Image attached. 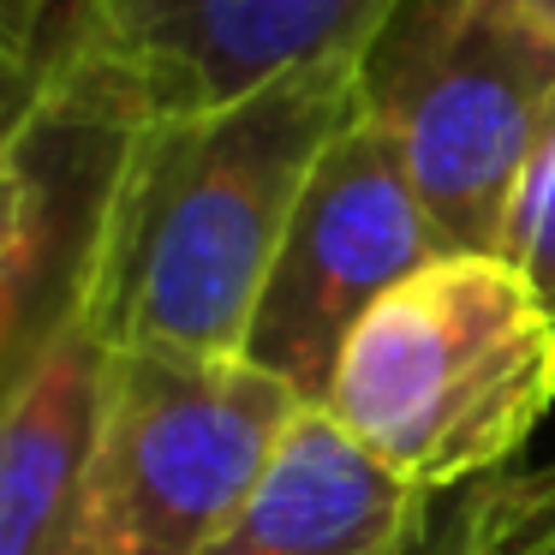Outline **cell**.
Wrapping results in <instances>:
<instances>
[{"label": "cell", "mask_w": 555, "mask_h": 555, "mask_svg": "<svg viewBox=\"0 0 555 555\" xmlns=\"http://www.w3.org/2000/svg\"><path fill=\"white\" fill-rule=\"evenodd\" d=\"M364 114L395 138L442 251H495L555 120V37L514 0H395L364 49Z\"/></svg>", "instance_id": "4"}, {"label": "cell", "mask_w": 555, "mask_h": 555, "mask_svg": "<svg viewBox=\"0 0 555 555\" xmlns=\"http://www.w3.org/2000/svg\"><path fill=\"white\" fill-rule=\"evenodd\" d=\"M430 502L311 406L257 495L197 555H406Z\"/></svg>", "instance_id": "7"}, {"label": "cell", "mask_w": 555, "mask_h": 555, "mask_svg": "<svg viewBox=\"0 0 555 555\" xmlns=\"http://www.w3.org/2000/svg\"><path fill=\"white\" fill-rule=\"evenodd\" d=\"M514 7H519L526 18H538V25L555 37V0H514Z\"/></svg>", "instance_id": "14"}, {"label": "cell", "mask_w": 555, "mask_h": 555, "mask_svg": "<svg viewBox=\"0 0 555 555\" xmlns=\"http://www.w3.org/2000/svg\"><path fill=\"white\" fill-rule=\"evenodd\" d=\"M550 478H555V466H550Z\"/></svg>", "instance_id": "15"}, {"label": "cell", "mask_w": 555, "mask_h": 555, "mask_svg": "<svg viewBox=\"0 0 555 555\" xmlns=\"http://www.w3.org/2000/svg\"><path fill=\"white\" fill-rule=\"evenodd\" d=\"M502 555H555V478L543 472H514L507 483V538Z\"/></svg>", "instance_id": "11"}, {"label": "cell", "mask_w": 555, "mask_h": 555, "mask_svg": "<svg viewBox=\"0 0 555 555\" xmlns=\"http://www.w3.org/2000/svg\"><path fill=\"white\" fill-rule=\"evenodd\" d=\"M61 7L66 0H0V66H37V73H49Z\"/></svg>", "instance_id": "12"}, {"label": "cell", "mask_w": 555, "mask_h": 555, "mask_svg": "<svg viewBox=\"0 0 555 555\" xmlns=\"http://www.w3.org/2000/svg\"><path fill=\"white\" fill-rule=\"evenodd\" d=\"M555 406V317L495 251H442L340 352L317 412L418 495L519 466Z\"/></svg>", "instance_id": "2"}, {"label": "cell", "mask_w": 555, "mask_h": 555, "mask_svg": "<svg viewBox=\"0 0 555 555\" xmlns=\"http://www.w3.org/2000/svg\"><path fill=\"white\" fill-rule=\"evenodd\" d=\"M364 49L299 66L228 108L114 132L73 281L102 347L245 352L311 168L364 108Z\"/></svg>", "instance_id": "1"}, {"label": "cell", "mask_w": 555, "mask_h": 555, "mask_svg": "<svg viewBox=\"0 0 555 555\" xmlns=\"http://www.w3.org/2000/svg\"><path fill=\"white\" fill-rule=\"evenodd\" d=\"M495 257H502V263L543 299V311L555 317V120L526 162V180H519L514 204H507Z\"/></svg>", "instance_id": "9"}, {"label": "cell", "mask_w": 555, "mask_h": 555, "mask_svg": "<svg viewBox=\"0 0 555 555\" xmlns=\"http://www.w3.org/2000/svg\"><path fill=\"white\" fill-rule=\"evenodd\" d=\"M514 472L483 478V483L454 490V495H436L430 519H424V531L412 538L406 555H502V538H507V483H514Z\"/></svg>", "instance_id": "10"}, {"label": "cell", "mask_w": 555, "mask_h": 555, "mask_svg": "<svg viewBox=\"0 0 555 555\" xmlns=\"http://www.w3.org/2000/svg\"><path fill=\"white\" fill-rule=\"evenodd\" d=\"M388 13L395 0H66L49 96L102 132L209 114L364 49Z\"/></svg>", "instance_id": "5"}, {"label": "cell", "mask_w": 555, "mask_h": 555, "mask_svg": "<svg viewBox=\"0 0 555 555\" xmlns=\"http://www.w3.org/2000/svg\"><path fill=\"white\" fill-rule=\"evenodd\" d=\"M102 335L78 299L0 388V555H61L66 502L96 418Z\"/></svg>", "instance_id": "8"}, {"label": "cell", "mask_w": 555, "mask_h": 555, "mask_svg": "<svg viewBox=\"0 0 555 555\" xmlns=\"http://www.w3.org/2000/svg\"><path fill=\"white\" fill-rule=\"evenodd\" d=\"M430 257H442V240L418 204V185L395 138L359 108L311 168L240 359L287 383L305 406H323L352 328Z\"/></svg>", "instance_id": "6"}, {"label": "cell", "mask_w": 555, "mask_h": 555, "mask_svg": "<svg viewBox=\"0 0 555 555\" xmlns=\"http://www.w3.org/2000/svg\"><path fill=\"white\" fill-rule=\"evenodd\" d=\"M305 412L240 352L102 347L61 555H197L257 495Z\"/></svg>", "instance_id": "3"}, {"label": "cell", "mask_w": 555, "mask_h": 555, "mask_svg": "<svg viewBox=\"0 0 555 555\" xmlns=\"http://www.w3.org/2000/svg\"><path fill=\"white\" fill-rule=\"evenodd\" d=\"M49 108V73L37 66H0V150H13Z\"/></svg>", "instance_id": "13"}]
</instances>
